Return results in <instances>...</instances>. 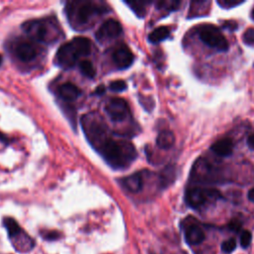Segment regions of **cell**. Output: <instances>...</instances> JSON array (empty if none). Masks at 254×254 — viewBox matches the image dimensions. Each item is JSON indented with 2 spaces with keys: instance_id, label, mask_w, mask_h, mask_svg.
I'll return each instance as SVG.
<instances>
[{
  "instance_id": "obj_1",
  "label": "cell",
  "mask_w": 254,
  "mask_h": 254,
  "mask_svg": "<svg viewBox=\"0 0 254 254\" xmlns=\"http://www.w3.org/2000/svg\"><path fill=\"white\" fill-rule=\"evenodd\" d=\"M104 160L113 168H127L136 158L134 145L124 140H114L109 137L98 149Z\"/></svg>"
},
{
  "instance_id": "obj_2",
  "label": "cell",
  "mask_w": 254,
  "mask_h": 254,
  "mask_svg": "<svg viewBox=\"0 0 254 254\" xmlns=\"http://www.w3.org/2000/svg\"><path fill=\"white\" fill-rule=\"evenodd\" d=\"M91 52V43L87 38L76 37L61 46L56 55L57 63L63 68L72 67L80 57L88 56Z\"/></svg>"
},
{
  "instance_id": "obj_3",
  "label": "cell",
  "mask_w": 254,
  "mask_h": 254,
  "mask_svg": "<svg viewBox=\"0 0 254 254\" xmlns=\"http://www.w3.org/2000/svg\"><path fill=\"white\" fill-rule=\"evenodd\" d=\"M68 20L76 28L88 24V22L95 16L106 11L105 7L99 3L90 1L70 2L66 5Z\"/></svg>"
},
{
  "instance_id": "obj_4",
  "label": "cell",
  "mask_w": 254,
  "mask_h": 254,
  "mask_svg": "<svg viewBox=\"0 0 254 254\" xmlns=\"http://www.w3.org/2000/svg\"><path fill=\"white\" fill-rule=\"evenodd\" d=\"M82 127L86 138L95 149H98L109 138L107 125L97 113H88L82 117Z\"/></svg>"
},
{
  "instance_id": "obj_5",
  "label": "cell",
  "mask_w": 254,
  "mask_h": 254,
  "mask_svg": "<svg viewBox=\"0 0 254 254\" xmlns=\"http://www.w3.org/2000/svg\"><path fill=\"white\" fill-rule=\"evenodd\" d=\"M23 30L33 39L42 42L51 44L56 41V25L52 23L50 19H39L27 21L22 26Z\"/></svg>"
},
{
  "instance_id": "obj_6",
  "label": "cell",
  "mask_w": 254,
  "mask_h": 254,
  "mask_svg": "<svg viewBox=\"0 0 254 254\" xmlns=\"http://www.w3.org/2000/svg\"><path fill=\"white\" fill-rule=\"evenodd\" d=\"M220 197L221 194L217 190L203 188H190L187 190L185 194L186 202L189 206L194 209H198Z\"/></svg>"
},
{
  "instance_id": "obj_7",
  "label": "cell",
  "mask_w": 254,
  "mask_h": 254,
  "mask_svg": "<svg viewBox=\"0 0 254 254\" xmlns=\"http://www.w3.org/2000/svg\"><path fill=\"white\" fill-rule=\"evenodd\" d=\"M198 36L200 40L207 46L216 49L220 52H225L228 50V42L220 30L211 25H202L198 30Z\"/></svg>"
},
{
  "instance_id": "obj_8",
  "label": "cell",
  "mask_w": 254,
  "mask_h": 254,
  "mask_svg": "<svg viewBox=\"0 0 254 254\" xmlns=\"http://www.w3.org/2000/svg\"><path fill=\"white\" fill-rule=\"evenodd\" d=\"M105 110L109 118L115 122H122L130 114V110L127 102L124 99L119 97L111 98L107 102L105 106Z\"/></svg>"
},
{
  "instance_id": "obj_9",
  "label": "cell",
  "mask_w": 254,
  "mask_h": 254,
  "mask_svg": "<svg viewBox=\"0 0 254 254\" xmlns=\"http://www.w3.org/2000/svg\"><path fill=\"white\" fill-rule=\"evenodd\" d=\"M122 33V27L120 23L114 19H108L99 27L95 33V38L99 42L109 41L117 38Z\"/></svg>"
},
{
  "instance_id": "obj_10",
  "label": "cell",
  "mask_w": 254,
  "mask_h": 254,
  "mask_svg": "<svg viewBox=\"0 0 254 254\" xmlns=\"http://www.w3.org/2000/svg\"><path fill=\"white\" fill-rule=\"evenodd\" d=\"M112 60L118 68L123 69L129 67L132 64L134 56L127 46L121 45L114 50L112 54Z\"/></svg>"
},
{
  "instance_id": "obj_11",
  "label": "cell",
  "mask_w": 254,
  "mask_h": 254,
  "mask_svg": "<svg viewBox=\"0 0 254 254\" xmlns=\"http://www.w3.org/2000/svg\"><path fill=\"white\" fill-rule=\"evenodd\" d=\"M15 54L22 62H30L37 56V50L33 43L29 41H22L15 47Z\"/></svg>"
},
{
  "instance_id": "obj_12",
  "label": "cell",
  "mask_w": 254,
  "mask_h": 254,
  "mask_svg": "<svg viewBox=\"0 0 254 254\" xmlns=\"http://www.w3.org/2000/svg\"><path fill=\"white\" fill-rule=\"evenodd\" d=\"M205 238L204 231L202 228L195 224L190 223L185 228V239L190 245H197L201 243Z\"/></svg>"
},
{
  "instance_id": "obj_13",
  "label": "cell",
  "mask_w": 254,
  "mask_h": 254,
  "mask_svg": "<svg viewBox=\"0 0 254 254\" xmlns=\"http://www.w3.org/2000/svg\"><path fill=\"white\" fill-rule=\"evenodd\" d=\"M122 187L131 191V192H138L143 188V177L140 173H135L131 176L125 177L120 180Z\"/></svg>"
},
{
  "instance_id": "obj_14",
  "label": "cell",
  "mask_w": 254,
  "mask_h": 254,
  "mask_svg": "<svg viewBox=\"0 0 254 254\" xmlns=\"http://www.w3.org/2000/svg\"><path fill=\"white\" fill-rule=\"evenodd\" d=\"M233 142L230 138H223L215 143H213L210 147L211 151L219 157H228L233 152Z\"/></svg>"
},
{
  "instance_id": "obj_15",
  "label": "cell",
  "mask_w": 254,
  "mask_h": 254,
  "mask_svg": "<svg viewBox=\"0 0 254 254\" xmlns=\"http://www.w3.org/2000/svg\"><path fill=\"white\" fill-rule=\"evenodd\" d=\"M80 93H81L80 89L75 84H73L71 82L63 83L59 87L60 96L66 101L75 100L80 95Z\"/></svg>"
},
{
  "instance_id": "obj_16",
  "label": "cell",
  "mask_w": 254,
  "mask_h": 254,
  "mask_svg": "<svg viewBox=\"0 0 254 254\" xmlns=\"http://www.w3.org/2000/svg\"><path fill=\"white\" fill-rule=\"evenodd\" d=\"M176 167L174 165L166 166L160 173V184L162 188H168L176 180Z\"/></svg>"
},
{
  "instance_id": "obj_17",
  "label": "cell",
  "mask_w": 254,
  "mask_h": 254,
  "mask_svg": "<svg viewBox=\"0 0 254 254\" xmlns=\"http://www.w3.org/2000/svg\"><path fill=\"white\" fill-rule=\"evenodd\" d=\"M156 143L160 149L168 150L171 147H173L175 143V135L170 130H163L159 133L156 139Z\"/></svg>"
},
{
  "instance_id": "obj_18",
  "label": "cell",
  "mask_w": 254,
  "mask_h": 254,
  "mask_svg": "<svg viewBox=\"0 0 254 254\" xmlns=\"http://www.w3.org/2000/svg\"><path fill=\"white\" fill-rule=\"evenodd\" d=\"M170 35V30L168 27L165 26H161L156 28L155 30H153V32H151L148 36V40L149 42L153 43V44H157L160 43L162 41H164L165 39H167Z\"/></svg>"
},
{
  "instance_id": "obj_19",
  "label": "cell",
  "mask_w": 254,
  "mask_h": 254,
  "mask_svg": "<svg viewBox=\"0 0 254 254\" xmlns=\"http://www.w3.org/2000/svg\"><path fill=\"white\" fill-rule=\"evenodd\" d=\"M3 224L10 236L11 239H13L14 237L18 236L20 233H22V229L20 227V225L17 223V221L11 217H6L3 220Z\"/></svg>"
},
{
  "instance_id": "obj_20",
  "label": "cell",
  "mask_w": 254,
  "mask_h": 254,
  "mask_svg": "<svg viewBox=\"0 0 254 254\" xmlns=\"http://www.w3.org/2000/svg\"><path fill=\"white\" fill-rule=\"evenodd\" d=\"M79 69H80V71L82 72L83 75H85L86 77H89V78L94 77V75L96 73V70H95V67H94L93 64L90 61H87V60L81 61L79 63Z\"/></svg>"
},
{
  "instance_id": "obj_21",
  "label": "cell",
  "mask_w": 254,
  "mask_h": 254,
  "mask_svg": "<svg viewBox=\"0 0 254 254\" xmlns=\"http://www.w3.org/2000/svg\"><path fill=\"white\" fill-rule=\"evenodd\" d=\"M131 9L132 11L138 16V17H144L146 14V5L149 4V2L146 1H137V2H125Z\"/></svg>"
},
{
  "instance_id": "obj_22",
  "label": "cell",
  "mask_w": 254,
  "mask_h": 254,
  "mask_svg": "<svg viewBox=\"0 0 254 254\" xmlns=\"http://www.w3.org/2000/svg\"><path fill=\"white\" fill-rule=\"evenodd\" d=\"M252 241V234L248 230H243L239 237V242L242 248H247Z\"/></svg>"
},
{
  "instance_id": "obj_23",
  "label": "cell",
  "mask_w": 254,
  "mask_h": 254,
  "mask_svg": "<svg viewBox=\"0 0 254 254\" xmlns=\"http://www.w3.org/2000/svg\"><path fill=\"white\" fill-rule=\"evenodd\" d=\"M127 88V83L124 80L118 79V80H113L109 83V89L115 92H121Z\"/></svg>"
},
{
  "instance_id": "obj_24",
  "label": "cell",
  "mask_w": 254,
  "mask_h": 254,
  "mask_svg": "<svg viewBox=\"0 0 254 254\" xmlns=\"http://www.w3.org/2000/svg\"><path fill=\"white\" fill-rule=\"evenodd\" d=\"M237 246L236 240L234 238H229L222 242L221 244V250L225 253H231Z\"/></svg>"
},
{
  "instance_id": "obj_25",
  "label": "cell",
  "mask_w": 254,
  "mask_h": 254,
  "mask_svg": "<svg viewBox=\"0 0 254 254\" xmlns=\"http://www.w3.org/2000/svg\"><path fill=\"white\" fill-rule=\"evenodd\" d=\"M242 39L245 45L254 46V28H249L245 30V32L243 33Z\"/></svg>"
},
{
  "instance_id": "obj_26",
  "label": "cell",
  "mask_w": 254,
  "mask_h": 254,
  "mask_svg": "<svg viewBox=\"0 0 254 254\" xmlns=\"http://www.w3.org/2000/svg\"><path fill=\"white\" fill-rule=\"evenodd\" d=\"M180 5L179 1H161L157 3L158 9H167V10H175Z\"/></svg>"
},
{
  "instance_id": "obj_27",
  "label": "cell",
  "mask_w": 254,
  "mask_h": 254,
  "mask_svg": "<svg viewBox=\"0 0 254 254\" xmlns=\"http://www.w3.org/2000/svg\"><path fill=\"white\" fill-rule=\"evenodd\" d=\"M243 1H238V0H218L217 4L225 9H229V8H233L235 6H238L240 4H242Z\"/></svg>"
},
{
  "instance_id": "obj_28",
  "label": "cell",
  "mask_w": 254,
  "mask_h": 254,
  "mask_svg": "<svg viewBox=\"0 0 254 254\" xmlns=\"http://www.w3.org/2000/svg\"><path fill=\"white\" fill-rule=\"evenodd\" d=\"M223 25H224L225 28H227V29H229V30H231V31H233V30H235V29L237 28V24H236L235 22H233V21L224 22Z\"/></svg>"
},
{
  "instance_id": "obj_29",
  "label": "cell",
  "mask_w": 254,
  "mask_h": 254,
  "mask_svg": "<svg viewBox=\"0 0 254 254\" xmlns=\"http://www.w3.org/2000/svg\"><path fill=\"white\" fill-rule=\"evenodd\" d=\"M105 90H106L105 86H104L103 84H100V85H98V86L95 88L94 94H96V95H102V94L105 92Z\"/></svg>"
},
{
  "instance_id": "obj_30",
  "label": "cell",
  "mask_w": 254,
  "mask_h": 254,
  "mask_svg": "<svg viewBox=\"0 0 254 254\" xmlns=\"http://www.w3.org/2000/svg\"><path fill=\"white\" fill-rule=\"evenodd\" d=\"M59 237V233L58 232H49L47 234H45V238L48 240H55Z\"/></svg>"
},
{
  "instance_id": "obj_31",
  "label": "cell",
  "mask_w": 254,
  "mask_h": 254,
  "mask_svg": "<svg viewBox=\"0 0 254 254\" xmlns=\"http://www.w3.org/2000/svg\"><path fill=\"white\" fill-rule=\"evenodd\" d=\"M247 145L248 147L254 151V134L250 135L248 138H247Z\"/></svg>"
},
{
  "instance_id": "obj_32",
  "label": "cell",
  "mask_w": 254,
  "mask_h": 254,
  "mask_svg": "<svg viewBox=\"0 0 254 254\" xmlns=\"http://www.w3.org/2000/svg\"><path fill=\"white\" fill-rule=\"evenodd\" d=\"M247 197H248V199H249L251 202L254 203V188H252V189L249 190V191H248V193H247Z\"/></svg>"
},
{
  "instance_id": "obj_33",
  "label": "cell",
  "mask_w": 254,
  "mask_h": 254,
  "mask_svg": "<svg viewBox=\"0 0 254 254\" xmlns=\"http://www.w3.org/2000/svg\"><path fill=\"white\" fill-rule=\"evenodd\" d=\"M230 228L234 229V230H238L240 228V223H238L237 221H232L230 223Z\"/></svg>"
},
{
  "instance_id": "obj_34",
  "label": "cell",
  "mask_w": 254,
  "mask_h": 254,
  "mask_svg": "<svg viewBox=\"0 0 254 254\" xmlns=\"http://www.w3.org/2000/svg\"><path fill=\"white\" fill-rule=\"evenodd\" d=\"M251 16H252V19L254 20V9H253V11H252V13H251Z\"/></svg>"
},
{
  "instance_id": "obj_35",
  "label": "cell",
  "mask_w": 254,
  "mask_h": 254,
  "mask_svg": "<svg viewBox=\"0 0 254 254\" xmlns=\"http://www.w3.org/2000/svg\"><path fill=\"white\" fill-rule=\"evenodd\" d=\"M2 61H3V59H2V56L0 55V65H1V64H2Z\"/></svg>"
}]
</instances>
